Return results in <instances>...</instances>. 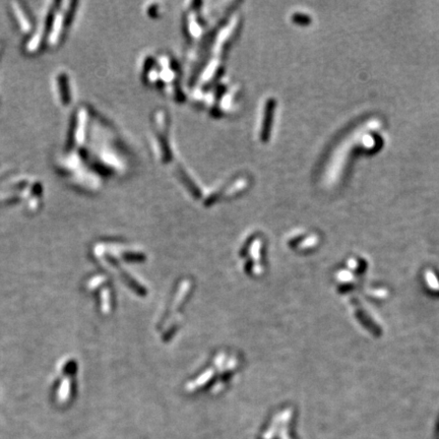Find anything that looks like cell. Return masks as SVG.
<instances>
[{"label":"cell","instance_id":"obj_1","mask_svg":"<svg viewBox=\"0 0 439 439\" xmlns=\"http://www.w3.org/2000/svg\"><path fill=\"white\" fill-rule=\"evenodd\" d=\"M78 363L75 357H64L56 367L53 396L58 405L72 403L77 392Z\"/></svg>","mask_w":439,"mask_h":439},{"label":"cell","instance_id":"obj_2","mask_svg":"<svg viewBox=\"0 0 439 439\" xmlns=\"http://www.w3.org/2000/svg\"><path fill=\"white\" fill-rule=\"evenodd\" d=\"M86 288L96 298L99 310L103 314L110 313L113 308V295L108 279L103 275L92 276L86 282Z\"/></svg>","mask_w":439,"mask_h":439}]
</instances>
